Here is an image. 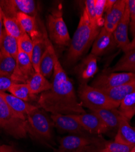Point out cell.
I'll return each instance as SVG.
<instances>
[{"label":"cell","mask_w":135,"mask_h":152,"mask_svg":"<svg viewBox=\"0 0 135 152\" xmlns=\"http://www.w3.org/2000/svg\"><path fill=\"white\" fill-rule=\"evenodd\" d=\"M91 111L96 114L102 121L109 130L118 128L121 113L117 108H101L93 110Z\"/></svg>","instance_id":"cell-22"},{"label":"cell","mask_w":135,"mask_h":152,"mask_svg":"<svg viewBox=\"0 0 135 152\" xmlns=\"http://www.w3.org/2000/svg\"><path fill=\"white\" fill-rule=\"evenodd\" d=\"M0 93L17 116L23 121H26L28 115L36 109L40 108L38 105H35L29 104L6 92H0Z\"/></svg>","instance_id":"cell-14"},{"label":"cell","mask_w":135,"mask_h":152,"mask_svg":"<svg viewBox=\"0 0 135 152\" xmlns=\"http://www.w3.org/2000/svg\"><path fill=\"white\" fill-rule=\"evenodd\" d=\"M128 2V1L127 0L123 17H122L121 20L113 32V35L117 46L122 50H123L130 42L128 35V30L130 21V10Z\"/></svg>","instance_id":"cell-16"},{"label":"cell","mask_w":135,"mask_h":152,"mask_svg":"<svg viewBox=\"0 0 135 152\" xmlns=\"http://www.w3.org/2000/svg\"><path fill=\"white\" fill-rule=\"evenodd\" d=\"M52 87L41 93L38 105L52 115H79L86 113L76 95L74 86L57 56L55 57Z\"/></svg>","instance_id":"cell-1"},{"label":"cell","mask_w":135,"mask_h":152,"mask_svg":"<svg viewBox=\"0 0 135 152\" xmlns=\"http://www.w3.org/2000/svg\"><path fill=\"white\" fill-rule=\"evenodd\" d=\"M47 35L51 43L61 46H69L71 37L63 17L62 5L60 4L47 17Z\"/></svg>","instance_id":"cell-5"},{"label":"cell","mask_w":135,"mask_h":152,"mask_svg":"<svg viewBox=\"0 0 135 152\" xmlns=\"http://www.w3.org/2000/svg\"><path fill=\"white\" fill-rule=\"evenodd\" d=\"M127 72L135 74V50L126 52L116 64L104 72Z\"/></svg>","instance_id":"cell-23"},{"label":"cell","mask_w":135,"mask_h":152,"mask_svg":"<svg viewBox=\"0 0 135 152\" xmlns=\"http://www.w3.org/2000/svg\"><path fill=\"white\" fill-rule=\"evenodd\" d=\"M127 1V0H117L113 7L107 12L104 24V28L107 31L113 33L123 17Z\"/></svg>","instance_id":"cell-17"},{"label":"cell","mask_w":135,"mask_h":152,"mask_svg":"<svg viewBox=\"0 0 135 152\" xmlns=\"http://www.w3.org/2000/svg\"><path fill=\"white\" fill-rule=\"evenodd\" d=\"M0 152H21L14 147L7 145H3L0 147Z\"/></svg>","instance_id":"cell-38"},{"label":"cell","mask_w":135,"mask_h":152,"mask_svg":"<svg viewBox=\"0 0 135 152\" xmlns=\"http://www.w3.org/2000/svg\"><path fill=\"white\" fill-rule=\"evenodd\" d=\"M35 72L31 57L19 49L12 80L16 83H28Z\"/></svg>","instance_id":"cell-10"},{"label":"cell","mask_w":135,"mask_h":152,"mask_svg":"<svg viewBox=\"0 0 135 152\" xmlns=\"http://www.w3.org/2000/svg\"><path fill=\"white\" fill-rule=\"evenodd\" d=\"M0 128L17 139L24 138L28 134L26 121L17 116L0 93Z\"/></svg>","instance_id":"cell-7"},{"label":"cell","mask_w":135,"mask_h":152,"mask_svg":"<svg viewBox=\"0 0 135 152\" xmlns=\"http://www.w3.org/2000/svg\"><path fill=\"white\" fill-rule=\"evenodd\" d=\"M14 83L12 80L11 75L0 72V92L8 91Z\"/></svg>","instance_id":"cell-35"},{"label":"cell","mask_w":135,"mask_h":152,"mask_svg":"<svg viewBox=\"0 0 135 152\" xmlns=\"http://www.w3.org/2000/svg\"><path fill=\"white\" fill-rule=\"evenodd\" d=\"M130 152H135V145L132 148V149L131 150V151Z\"/></svg>","instance_id":"cell-41"},{"label":"cell","mask_w":135,"mask_h":152,"mask_svg":"<svg viewBox=\"0 0 135 152\" xmlns=\"http://www.w3.org/2000/svg\"><path fill=\"white\" fill-rule=\"evenodd\" d=\"M135 50V35L133 37V39L130 41V43L125 48V49L122 50L124 53L130 51V50Z\"/></svg>","instance_id":"cell-39"},{"label":"cell","mask_w":135,"mask_h":152,"mask_svg":"<svg viewBox=\"0 0 135 152\" xmlns=\"http://www.w3.org/2000/svg\"><path fill=\"white\" fill-rule=\"evenodd\" d=\"M115 140L132 146L135 145V126H131L129 122L122 115Z\"/></svg>","instance_id":"cell-20"},{"label":"cell","mask_w":135,"mask_h":152,"mask_svg":"<svg viewBox=\"0 0 135 152\" xmlns=\"http://www.w3.org/2000/svg\"><path fill=\"white\" fill-rule=\"evenodd\" d=\"M42 34L32 40L33 42V51L31 60L35 72H40V63L42 57L47 46L48 35L43 27H42Z\"/></svg>","instance_id":"cell-18"},{"label":"cell","mask_w":135,"mask_h":152,"mask_svg":"<svg viewBox=\"0 0 135 152\" xmlns=\"http://www.w3.org/2000/svg\"><path fill=\"white\" fill-rule=\"evenodd\" d=\"M130 10V27L133 37L135 35V0H128Z\"/></svg>","instance_id":"cell-36"},{"label":"cell","mask_w":135,"mask_h":152,"mask_svg":"<svg viewBox=\"0 0 135 152\" xmlns=\"http://www.w3.org/2000/svg\"><path fill=\"white\" fill-rule=\"evenodd\" d=\"M18 49L29 56L31 58L33 51V42L29 35L25 32L23 31L18 39Z\"/></svg>","instance_id":"cell-32"},{"label":"cell","mask_w":135,"mask_h":152,"mask_svg":"<svg viewBox=\"0 0 135 152\" xmlns=\"http://www.w3.org/2000/svg\"><path fill=\"white\" fill-rule=\"evenodd\" d=\"M106 142L100 136L69 134L60 139L54 152H101Z\"/></svg>","instance_id":"cell-3"},{"label":"cell","mask_w":135,"mask_h":152,"mask_svg":"<svg viewBox=\"0 0 135 152\" xmlns=\"http://www.w3.org/2000/svg\"><path fill=\"white\" fill-rule=\"evenodd\" d=\"M16 66V58L0 50V72L11 75Z\"/></svg>","instance_id":"cell-30"},{"label":"cell","mask_w":135,"mask_h":152,"mask_svg":"<svg viewBox=\"0 0 135 152\" xmlns=\"http://www.w3.org/2000/svg\"><path fill=\"white\" fill-rule=\"evenodd\" d=\"M2 15L4 31L7 34L18 40L23 32L18 21L15 18H10L5 16L3 13Z\"/></svg>","instance_id":"cell-29"},{"label":"cell","mask_w":135,"mask_h":152,"mask_svg":"<svg viewBox=\"0 0 135 152\" xmlns=\"http://www.w3.org/2000/svg\"><path fill=\"white\" fill-rule=\"evenodd\" d=\"M43 109L38 108L26 118V130L34 138L43 143L50 144L53 139L54 124Z\"/></svg>","instance_id":"cell-4"},{"label":"cell","mask_w":135,"mask_h":152,"mask_svg":"<svg viewBox=\"0 0 135 152\" xmlns=\"http://www.w3.org/2000/svg\"><path fill=\"white\" fill-rule=\"evenodd\" d=\"M116 47L117 46L113 33L107 31L103 27L93 44L91 53L97 57L101 56L111 51Z\"/></svg>","instance_id":"cell-13"},{"label":"cell","mask_w":135,"mask_h":152,"mask_svg":"<svg viewBox=\"0 0 135 152\" xmlns=\"http://www.w3.org/2000/svg\"><path fill=\"white\" fill-rule=\"evenodd\" d=\"M135 79V74L127 72H104L97 77L91 83V86L100 90L112 89Z\"/></svg>","instance_id":"cell-8"},{"label":"cell","mask_w":135,"mask_h":152,"mask_svg":"<svg viewBox=\"0 0 135 152\" xmlns=\"http://www.w3.org/2000/svg\"><path fill=\"white\" fill-rule=\"evenodd\" d=\"M16 19L22 30L28 34L32 40L42 34V31L39 29L36 17H31L23 13H18Z\"/></svg>","instance_id":"cell-21"},{"label":"cell","mask_w":135,"mask_h":152,"mask_svg":"<svg viewBox=\"0 0 135 152\" xmlns=\"http://www.w3.org/2000/svg\"><path fill=\"white\" fill-rule=\"evenodd\" d=\"M78 96L82 106L91 111L101 108H117L120 105V104L115 102L103 91L87 83L80 84Z\"/></svg>","instance_id":"cell-6"},{"label":"cell","mask_w":135,"mask_h":152,"mask_svg":"<svg viewBox=\"0 0 135 152\" xmlns=\"http://www.w3.org/2000/svg\"><path fill=\"white\" fill-rule=\"evenodd\" d=\"M8 91L10 94L28 102L35 100L36 98V96H33L31 94L27 83H14L10 87Z\"/></svg>","instance_id":"cell-28"},{"label":"cell","mask_w":135,"mask_h":152,"mask_svg":"<svg viewBox=\"0 0 135 152\" xmlns=\"http://www.w3.org/2000/svg\"><path fill=\"white\" fill-rule=\"evenodd\" d=\"M106 0H94V9L96 16L97 24L98 27L102 29L104 24V14L105 12Z\"/></svg>","instance_id":"cell-33"},{"label":"cell","mask_w":135,"mask_h":152,"mask_svg":"<svg viewBox=\"0 0 135 152\" xmlns=\"http://www.w3.org/2000/svg\"><path fill=\"white\" fill-rule=\"evenodd\" d=\"M85 10L87 12L91 23L93 26L98 29H100L97 24L96 16L94 9V0H87L85 1Z\"/></svg>","instance_id":"cell-34"},{"label":"cell","mask_w":135,"mask_h":152,"mask_svg":"<svg viewBox=\"0 0 135 152\" xmlns=\"http://www.w3.org/2000/svg\"><path fill=\"white\" fill-rule=\"evenodd\" d=\"M133 147L116 140L107 141L101 152H130Z\"/></svg>","instance_id":"cell-31"},{"label":"cell","mask_w":135,"mask_h":152,"mask_svg":"<svg viewBox=\"0 0 135 152\" xmlns=\"http://www.w3.org/2000/svg\"><path fill=\"white\" fill-rule=\"evenodd\" d=\"M18 50V40L15 37L7 34L4 29L3 37L0 50L16 58Z\"/></svg>","instance_id":"cell-27"},{"label":"cell","mask_w":135,"mask_h":152,"mask_svg":"<svg viewBox=\"0 0 135 152\" xmlns=\"http://www.w3.org/2000/svg\"><path fill=\"white\" fill-rule=\"evenodd\" d=\"M56 55L53 45L48 38L46 49L40 63V72L46 79L50 78L53 74L55 65V57Z\"/></svg>","instance_id":"cell-19"},{"label":"cell","mask_w":135,"mask_h":152,"mask_svg":"<svg viewBox=\"0 0 135 152\" xmlns=\"http://www.w3.org/2000/svg\"><path fill=\"white\" fill-rule=\"evenodd\" d=\"M119 107L121 115L130 122L135 115V91L122 100Z\"/></svg>","instance_id":"cell-26"},{"label":"cell","mask_w":135,"mask_h":152,"mask_svg":"<svg viewBox=\"0 0 135 152\" xmlns=\"http://www.w3.org/2000/svg\"><path fill=\"white\" fill-rule=\"evenodd\" d=\"M3 15H2V10L0 6V48H1V45L2 42V39L3 37L4 29H3Z\"/></svg>","instance_id":"cell-37"},{"label":"cell","mask_w":135,"mask_h":152,"mask_svg":"<svg viewBox=\"0 0 135 152\" xmlns=\"http://www.w3.org/2000/svg\"><path fill=\"white\" fill-rule=\"evenodd\" d=\"M27 84L33 96L50 90L52 87V83L40 72H35Z\"/></svg>","instance_id":"cell-25"},{"label":"cell","mask_w":135,"mask_h":152,"mask_svg":"<svg viewBox=\"0 0 135 152\" xmlns=\"http://www.w3.org/2000/svg\"><path fill=\"white\" fill-rule=\"evenodd\" d=\"M101 91L115 102L120 104L127 96L135 91V79L112 89Z\"/></svg>","instance_id":"cell-24"},{"label":"cell","mask_w":135,"mask_h":152,"mask_svg":"<svg viewBox=\"0 0 135 152\" xmlns=\"http://www.w3.org/2000/svg\"><path fill=\"white\" fill-rule=\"evenodd\" d=\"M117 0H106L105 12H108L110 9H111L115 4L117 2Z\"/></svg>","instance_id":"cell-40"},{"label":"cell","mask_w":135,"mask_h":152,"mask_svg":"<svg viewBox=\"0 0 135 152\" xmlns=\"http://www.w3.org/2000/svg\"><path fill=\"white\" fill-rule=\"evenodd\" d=\"M74 71L80 83H87L98 71L97 57L90 53L82 59Z\"/></svg>","instance_id":"cell-15"},{"label":"cell","mask_w":135,"mask_h":152,"mask_svg":"<svg viewBox=\"0 0 135 152\" xmlns=\"http://www.w3.org/2000/svg\"><path fill=\"white\" fill-rule=\"evenodd\" d=\"M101 29L95 28L83 9L77 28L71 39L65 58V64L73 65L87 51L93 44Z\"/></svg>","instance_id":"cell-2"},{"label":"cell","mask_w":135,"mask_h":152,"mask_svg":"<svg viewBox=\"0 0 135 152\" xmlns=\"http://www.w3.org/2000/svg\"><path fill=\"white\" fill-rule=\"evenodd\" d=\"M88 133L92 135L100 136L107 133L108 128L102 121L93 113L71 115Z\"/></svg>","instance_id":"cell-11"},{"label":"cell","mask_w":135,"mask_h":152,"mask_svg":"<svg viewBox=\"0 0 135 152\" xmlns=\"http://www.w3.org/2000/svg\"><path fill=\"white\" fill-rule=\"evenodd\" d=\"M2 13L6 17L16 18L18 13L36 17L37 9L33 0H3L0 1Z\"/></svg>","instance_id":"cell-9"},{"label":"cell","mask_w":135,"mask_h":152,"mask_svg":"<svg viewBox=\"0 0 135 152\" xmlns=\"http://www.w3.org/2000/svg\"><path fill=\"white\" fill-rule=\"evenodd\" d=\"M51 119L54 125L60 131L70 134L92 135L86 131L80 123L71 115H51Z\"/></svg>","instance_id":"cell-12"}]
</instances>
